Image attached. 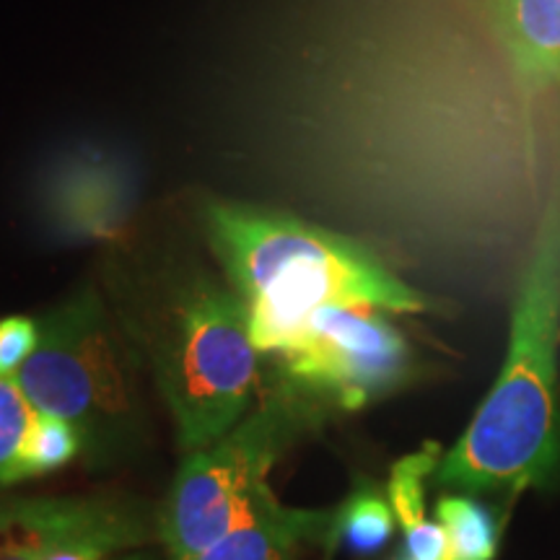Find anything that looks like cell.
<instances>
[{
    "label": "cell",
    "instance_id": "cell-1",
    "mask_svg": "<svg viewBox=\"0 0 560 560\" xmlns=\"http://www.w3.org/2000/svg\"><path fill=\"white\" fill-rule=\"evenodd\" d=\"M560 182L545 202L527 268L511 310L501 374L436 480L457 493L548 488L560 475Z\"/></svg>",
    "mask_w": 560,
    "mask_h": 560
},
{
    "label": "cell",
    "instance_id": "cell-2",
    "mask_svg": "<svg viewBox=\"0 0 560 560\" xmlns=\"http://www.w3.org/2000/svg\"><path fill=\"white\" fill-rule=\"evenodd\" d=\"M202 229L223 278L247 306L260 355H278L327 304H366L389 314L431 310L423 293L359 242L289 213L210 200Z\"/></svg>",
    "mask_w": 560,
    "mask_h": 560
},
{
    "label": "cell",
    "instance_id": "cell-3",
    "mask_svg": "<svg viewBox=\"0 0 560 560\" xmlns=\"http://www.w3.org/2000/svg\"><path fill=\"white\" fill-rule=\"evenodd\" d=\"M156 382L187 454L242 423L260 397V350L242 299L208 272L174 285L153 342Z\"/></svg>",
    "mask_w": 560,
    "mask_h": 560
},
{
    "label": "cell",
    "instance_id": "cell-4",
    "mask_svg": "<svg viewBox=\"0 0 560 560\" xmlns=\"http://www.w3.org/2000/svg\"><path fill=\"white\" fill-rule=\"evenodd\" d=\"M304 416L306 402L283 389L215 444L187 454L161 514V540L174 560L202 556L242 520Z\"/></svg>",
    "mask_w": 560,
    "mask_h": 560
},
{
    "label": "cell",
    "instance_id": "cell-5",
    "mask_svg": "<svg viewBox=\"0 0 560 560\" xmlns=\"http://www.w3.org/2000/svg\"><path fill=\"white\" fill-rule=\"evenodd\" d=\"M37 325V348L13 376L32 408L68 420L83 439L115 429L132 408L130 366L100 296L75 293Z\"/></svg>",
    "mask_w": 560,
    "mask_h": 560
},
{
    "label": "cell",
    "instance_id": "cell-6",
    "mask_svg": "<svg viewBox=\"0 0 560 560\" xmlns=\"http://www.w3.org/2000/svg\"><path fill=\"white\" fill-rule=\"evenodd\" d=\"M285 392L317 397L340 410H361L402 387L412 371L405 335L389 312L366 304H327L272 355Z\"/></svg>",
    "mask_w": 560,
    "mask_h": 560
},
{
    "label": "cell",
    "instance_id": "cell-7",
    "mask_svg": "<svg viewBox=\"0 0 560 560\" xmlns=\"http://www.w3.org/2000/svg\"><path fill=\"white\" fill-rule=\"evenodd\" d=\"M332 511L283 506L270 486L262 488L240 522L195 560H293L306 537L330 532Z\"/></svg>",
    "mask_w": 560,
    "mask_h": 560
},
{
    "label": "cell",
    "instance_id": "cell-8",
    "mask_svg": "<svg viewBox=\"0 0 560 560\" xmlns=\"http://www.w3.org/2000/svg\"><path fill=\"white\" fill-rule=\"evenodd\" d=\"M493 16L516 79L532 91L560 86V0H493Z\"/></svg>",
    "mask_w": 560,
    "mask_h": 560
},
{
    "label": "cell",
    "instance_id": "cell-9",
    "mask_svg": "<svg viewBox=\"0 0 560 560\" xmlns=\"http://www.w3.org/2000/svg\"><path fill=\"white\" fill-rule=\"evenodd\" d=\"M441 457V446L429 441L392 467L387 499L402 527V552L410 560H450L444 529L425 514V482L436 475Z\"/></svg>",
    "mask_w": 560,
    "mask_h": 560
},
{
    "label": "cell",
    "instance_id": "cell-10",
    "mask_svg": "<svg viewBox=\"0 0 560 560\" xmlns=\"http://www.w3.org/2000/svg\"><path fill=\"white\" fill-rule=\"evenodd\" d=\"M395 511L387 495L376 486H361L338 511H332V524L327 537L346 545L355 556H374L395 535Z\"/></svg>",
    "mask_w": 560,
    "mask_h": 560
},
{
    "label": "cell",
    "instance_id": "cell-11",
    "mask_svg": "<svg viewBox=\"0 0 560 560\" xmlns=\"http://www.w3.org/2000/svg\"><path fill=\"white\" fill-rule=\"evenodd\" d=\"M436 516L446 535L450 560H495L499 522L493 511L465 493H450L436 503Z\"/></svg>",
    "mask_w": 560,
    "mask_h": 560
},
{
    "label": "cell",
    "instance_id": "cell-12",
    "mask_svg": "<svg viewBox=\"0 0 560 560\" xmlns=\"http://www.w3.org/2000/svg\"><path fill=\"white\" fill-rule=\"evenodd\" d=\"M81 444L83 436L73 423L37 412L30 433H26L24 450H21L16 480L39 478V475L60 470L70 459H75Z\"/></svg>",
    "mask_w": 560,
    "mask_h": 560
},
{
    "label": "cell",
    "instance_id": "cell-13",
    "mask_svg": "<svg viewBox=\"0 0 560 560\" xmlns=\"http://www.w3.org/2000/svg\"><path fill=\"white\" fill-rule=\"evenodd\" d=\"M37 410L26 400L16 380L0 376V486L16 482L19 457Z\"/></svg>",
    "mask_w": 560,
    "mask_h": 560
},
{
    "label": "cell",
    "instance_id": "cell-14",
    "mask_svg": "<svg viewBox=\"0 0 560 560\" xmlns=\"http://www.w3.org/2000/svg\"><path fill=\"white\" fill-rule=\"evenodd\" d=\"M39 342V325L30 317L0 319V376L19 374V369L30 361Z\"/></svg>",
    "mask_w": 560,
    "mask_h": 560
},
{
    "label": "cell",
    "instance_id": "cell-15",
    "mask_svg": "<svg viewBox=\"0 0 560 560\" xmlns=\"http://www.w3.org/2000/svg\"><path fill=\"white\" fill-rule=\"evenodd\" d=\"M395 560H410V558H408V556H405V552H402V556H397Z\"/></svg>",
    "mask_w": 560,
    "mask_h": 560
},
{
    "label": "cell",
    "instance_id": "cell-16",
    "mask_svg": "<svg viewBox=\"0 0 560 560\" xmlns=\"http://www.w3.org/2000/svg\"><path fill=\"white\" fill-rule=\"evenodd\" d=\"M136 560H140V558H136Z\"/></svg>",
    "mask_w": 560,
    "mask_h": 560
}]
</instances>
